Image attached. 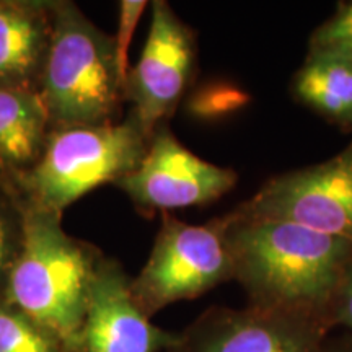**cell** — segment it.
Masks as SVG:
<instances>
[{
    "mask_svg": "<svg viewBox=\"0 0 352 352\" xmlns=\"http://www.w3.org/2000/svg\"><path fill=\"white\" fill-rule=\"evenodd\" d=\"M215 220L248 305L298 311L329 327V305L352 258L351 240L235 210Z\"/></svg>",
    "mask_w": 352,
    "mask_h": 352,
    "instance_id": "obj_1",
    "label": "cell"
},
{
    "mask_svg": "<svg viewBox=\"0 0 352 352\" xmlns=\"http://www.w3.org/2000/svg\"><path fill=\"white\" fill-rule=\"evenodd\" d=\"M25 241L8 277L3 300L74 351L96 270L104 254L70 236L63 215L23 199Z\"/></svg>",
    "mask_w": 352,
    "mask_h": 352,
    "instance_id": "obj_2",
    "label": "cell"
},
{
    "mask_svg": "<svg viewBox=\"0 0 352 352\" xmlns=\"http://www.w3.org/2000/svg\"><path fill=\"white\" fill-rule=\"evenodd\" d=\"M38 95L52 131L122 121L126 85L114 39L70 0L54 3V30Z\"/></svg>",
    "mask_w": 352,
    "mask_h": 352,
    "instance_id": "obj_3",
    "label": "cell"
},
{
    "mask_svg": "<svg viewBox=\"0 0 352 352\" xmlns=\"http://www.w3.org/2000/svg\"><path fill=\"white\" fill-rule=\"evenodd\" d=\"M151 138L129 114L116 124L54 129L38 164L15 186L26 202L63 215L87 192L134 170Z\"/></svg>",
    "mask_w": 352,
    "mask_h": 352,
    "instance_id": "obj_4",
    "label": "cell"
},
{
    "mask_svg": "<svg viewBox=\"0 0 352 352\" xmlns=\"http://www.w3.org/2000/svg\"><path fill=\"white\" fill-rule=\"evenodd\" d=\"M228 280L233 264L217 220L195 226L166 212L129 287L138 307L152 318L171 303L192 300Z\"/></svg>",
    "mask_w": 352,
    "mask_h": 352,
    "instance_id": "obj_5",
    "label": "cell"
},
{
    "mask_svg": "<svg viewBox=\"0 0 352 352\" xmlns=\"http://www.w3.org/2000/svg\"><path fill=\"white\" fill-rule=\"evenodd\" d=\"M151 10L147 41L126 80V103L131 104L127 114L148 135L178 109L197 65L195 30L165 0L152 2Z\"/></svg>",
    "mask_w": 352,
    "mask_h": 352,
    "instance_id": "obj_6",
    "label": "cell"
},
{
    "mask_svg": "<svg viewBox=\"0 0 352 352\" xmlns=\"http://www.w3.org/2000/svg\"><path fill=\"white\" fill-rule=\"evenodd\" d=\"M233 210L352 241V144L318 165L274 176Z\"/></svg>",
    "mask_w": 352,
    "mask_h": 352,
    "instance_id": "obj_7",
    "label": "cell"
},
{
    "mask_svg": "<svg viewBox=\"0 0 352 352\" xmlns=\"http://www.w3.org/2000/svg\"><path fill=\"white\" fill-rule=\"evenodd\" d=\"M333 331L298 311L214 305L189 323L166 352H327Z\"/></svg>",
    "mask_w": 352,
    "mask_h": 352,
    "instance_id": "obj_8",
    "label": "cell"
},
{
    "mask_svg": "<svg viewBox=\"0 0 352 352\" xmlns=\"http://www.w3.org/2000/svg\"><path fill=\"white\" fill-rule=\"evenodd\" d=\"M239 175L202 160L179 142L168 122L153 131L139 165L114 183L144 217L206 206L232 191Z\"/></svg>",
    "mask_w": 352,
    "mask_h": 352,
    "instance_id": "obj_9",
    "label": "cell"
},
{
    "mask_svg": "<svg viewBox=\"0 0 352 352\" xmlns=\"http://www.w3.org/2000/svg\"><path fill=\"white\" fill-rule=\"evenodd\" d=\"M131 279L114 258L96 270L76 352H166L175 331L152 323L134 302Z\"/></svg>",
    "mask_w": 352,
    "mask_h": 352,
    "instance_id": "obj_10",
    "label": "cell"
},
{
    "mask_svg": "<svg viewBox=\"0 0 352 352\" xmlns=\"http://www.w3.org/2000/svg\"><path fill=\"white\" fill-rule=\"evenodd\" d=\"M56 0H0V88L38 94Z\"/></svg>",
    "mask_w": 352,
    "mask_h": 352,
    "instance_id": "obj_11",
    "label": "cell"
},
{
    "mask_svg": "<svg viewBox=\"0 0 352 352\" xmlns=\"http://www.w3.org/2000/svg\"><path fill=\"white\" fill-rule=\"evenodd\" d=\"M51 131L38 94L0 88V170L13 184L38 164Z\"/></svg>",
    "mask_w": 352,
    "mask_h": 352,
    "instance_id": "obj_12",
    "label": "cell"
},
{
    "mask_svg": "<svg viewBox=\"0 0 352 352\" xmlns=\"http://www.w3.org/2000/svg\"><path fill=\"white\" fill-rule=\"evenodd\" d=\"M290 90L307 108L341 129L352 131V56L308 50Z\"/></svg>",
    "mask_w": 352,
    "mask_h": 352,
    "instance_id": "obj_13",
    "label": "cell"
},
{
    "mask_svg": "<svg viewBox=\"0 0 352 352\" xmlns=\"http://www.w3.org/2000/svg\"><path fill=\"white\" fill-rule=\"evenodd\" d=\"M25 241L23 197L8 178L0 179V300Z\"/></svg>",
    "mask_w": 352,
    "mask_h": 352,
    "instance_id": "obj_14",
    "label": "cell"
},
{
    "mask_svg": "<svg viewBox=\"0 0 352 352\" xmlns=\"http://www.w3.org/2000/svg\"><path fill=\"white\" fill-rule=\"evenodd\" d=\"M0 352H65V347L23 311L0 300Z\"/></svg>",
    "mask_w": 352,
    "mask_h": 352,
    "instance_id": "obj_15",
    "label": "cell"
},
{
    "mask_svg": "<svg viewBox=\"0 0 352 352\" xmlns=\"http://www.w3.org/2000/svg\"><path fill=\"white\" fill-rule=\"evenodd\" d=\"M308 50L352 56V0L340 3L336 12L311 33Z\"/></svg>",
    "mask_w": 352,
    "mask_h": 352,
    "instance_id": "obj_16",
    "label": "cell"
},
{
    "mask_svg": "<svg viewBox=\"0 0 352 352\" xmlns=\"http://www.w3.org/2000/svg\"><path fill=\"white\" fill-rule=\"evenodd\" d=\"M148 2L145 0H121L120 2V20H118V30L114 34V51H116V63L120 67L122 80H127L129 76V46L134 36L135 28L147 8Z\"/></svg>",
    "mask_w": 352,
    "mask_h": 352,
    "instance_id": "obj_17",
    "label": "cell"
},
{
    "mask_svg": "<svg viewBox=\"0 0 352 352\" xmlns=\"http://www.w3.org/2000/svg\"><path fill=\"white\" fill-rule=\"evenodd\" d=\"M328 323L333 331L341 328L342 333L352 336V258L346 264L340 284L333 296L328 311Z\"/></svg>",
    "mask_w": 352,
    "mask_h": 352,
    "instance_id": "obj_18",
    "label": "cell"
},
{
    "mask_svg": "<svg viewBox=\"0 0 352 352\" xmlns=\"http://www.w3.org/2000/svg\"><path fill=\"white\" fill-rule=\"evenodd\" d=\"M327 352H352V336L347 333L331 334Z\"/></svg>",
    "mask_w": 352,
    "mask_h": 352,
    "instance_id": "obj_19",
    "label": "cell"
},
{
    "mask_svg": "<svg viewBox=\"0 0 352 352\" xmlns=\"http://www.w3.org/2000/svg\"><path fill=\"white\" fill-rule=\"evenodd\" d=\"M2 178H7V176L3 175V171H2V170H0V179H2Z\"/></svg>",
    "mask_w": 352,
    "mask_h": 352,
    "instance_id": "obj_20",
    "label": "cell"
},
{
    "mask_svg": "<svg viewBox=\"0 0 352 352\" xmlns=\"http://www.w3.org/2000/svg\"><path fill=\"white\" fill-rule=\"evenodd\" d=\"M65 352H76V351H65Z\"/></svg>",
    "mask_w": 352,
    "mask_h": 352,
    "instance_id": "obj_21",
    "label": "cell"
}]
</instances>
